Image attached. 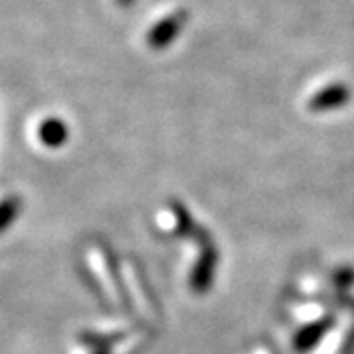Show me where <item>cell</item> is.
<instances>
[{
  "instance_id": "1",
  "label": "cell",
  "mask_w": 354,
  "mask_h": 354,
  "mask_svg": "<svg viewBox=\"0 0 354 354\" xmlns=\"http://www.w3.org/2000/svg\"><path fill=\"white\" fill-rule=\"evenodd\" d=\"M38 136L41 144H46L50 148H59L67 140V127L59 118H48L39 124Z\"/></svg>"
},
{
  "instance_id": "2",
  "label": "cell",
  "mask_w": 354,
  "mask_h": 354,
  "mask_svg": "<svg viewBox=\"0 0 354 354\" xmlns=\"http://www.w3.org/2000/svg\"><path fill=\"white\" fill-rule=\"evenodd\" d=\"M181 22H183V18H179V14H176L174 18H167L164 22H160L152 30V34L148 36V44L152 48H156V50H160L162 46H167L177 36V30H179Z\"/></svg>"
},
{
  "instance_id": "3",
  "label": "cell",
  "mask_w": 354,
  "mask_h": 354,
  "mask_svg": "<svg viewBox=\"0 0 354 354\" xmlns=\"http://www.w3.org/2000/svg\"><path fill=\"white\" fill-rule=\"evenodd\" d=\"M346 99H348V91L342 85H335V87L327 88L323 97H317L315 101H313V106L315 109H329V106L342 104Z\"/></svg>"
},
{
  "instance_id": "4",
  "label": "cell",
  "mask_w": 354,
  "mask_h": 354,
  "mask_svg": "<svg viewBox=\"0 0 354 354\" xmlns=\"http://www.w3.org/2000/svg\"><path fill=\"white\" fill-rule=\"evenodd\" d=\"M16 211H18V201H14V199L12 201H4L0 205V230L6 225H10Z\"/></svg>"
},
{
  "instance_id": "5",
  "label": "cell",
  "mask_w": 354,
  "mask_h": 354,
  "mask_svg": "<svg viewBox=\"0 0 354 354\" xmlns=\"http://www.w3.org/2000/svg\"><path fill=\"white\" fill-rule=\"evenodd\" d=\"M120 6H128V4H132V0H116Z\"/></svg>"
}]
</instances>
